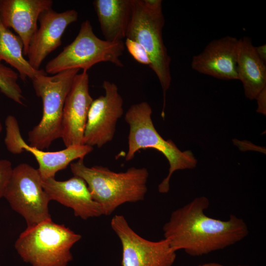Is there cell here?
<instances>
[{"mask_svg":"<svg viewBox=\"0 0 266 266\" xmlns=\"http://www.w3.org/2000/svg\"><path fill=\"white\" fill-rule=\"evenodd\" d=\"M209 206L206 197L195 198L173 211L163 227L164 238L176 252L201 256L241 241L249 233L245 221L234 215L227 220L214 219L204 211Z\"/></svg>","mask_w":266,"mask_h":266,"instance_id":"1","label":"cell"},{"mask_svg":"<svg viewBox=\"0 0 266 266\" xmlns=\"http://www.w3.org/2000/svg\"><path fill=\"white\" fill-rule=\"evenodd\" d=\"M70 166L73 176L85 181L103 215L111 214L124 203L143 200L147 191L149 172L145 167H131L116 172L103 166L88 167L81 159Z\"/></svg>","mask_w":266,"mask_h":266,"instance_id":"2","label":"cell"},{"mask_svg":"<svg viewBox=\"0 0 266 266\" xmlns=\"http://www.w3.org/2000/svg\"><path fill=\"white\" fill-rule=\"evenodd\" d=\"M152 113L146 101L133 104L127 111L125 120L130 129L125 160L131 161L141 149L152 148L162 153L169 165L167 175L158 185L159 192L165 194L169 190L172 174L178 170L195 168L197 160L190 150L181 151L171 140H165L160 135L153 123Z\"/></svg>","mask_w":266,"mask_h":266,"instance_id":"3","label":"cell"},{"mask_svg":"<svg viewBox=\"0 0 266 266\" xmlns=\"http://www.w3.org/2000/svg\"><path fill=\"white\" fill-rule=\"evenodd\" d=\"M131 20L126 38L134 40L146 51L151 61L150 67L154 72L161 84L164 96L162 113L164 116L166 93L169 89L171 76V59L163 38L165 18L161 0H132Z\"/></svg>","mask_w":266,"mask_h":266,"instance_id":"4","label":"cell"},{"mask_svg":"<svg viewBox=\"0 0 266 266\" xmlns=\"http://www.w3.org/2000/svg\"><path fill=\"white\" fill-rule=\"evenodd\" d=\"M81 238L80 234L50 219L27 227L14 247L32 266H67L73 259L71 248Z\"/></svg>","mask_w":266,"mask_h":266,"instance_id":"5","label":"cell"},{"mask_svg":"<svg viewBox=\"0 0 266 266\" xmlns=\"http://www.w3.org/2000/svg\"><path fill=\"white\" fill-rule=\"evenodd\" d=\"M79 69H70L47 76L45 71L32 79L36 96L41 99L43 112L39 123L28 133L31 146L43 150L61 138L64 103Z\"/></svg>","mask_w":266,"mask_h":266,"instance_id":"6","label":"cell"},{"mask_svg":"<svg viewBox=\"0 0 266 266\" xmlns=\"http://www.w3.org/2000/svg\"><path fill=\"white\" fill-rule=\"evenodd\" d=\"M125 47L123 41L110 42L99 38L94 33L90 22L86 20L81 23L73 41L47 63L45 71L55 74L70 69L87 71L100 62H110L122 67L124 65L120 57Z\"/></svg>","mask_w":266,"mask_h":266,"instance_id":"7","label":"cell"},{"mask_svg":"<svg viewBox=\"0 0 266 266\" xmlns=\"http://www.w3.org/2000/svg\"><path fill=\"white\" fill-rule=\"evenodd\" d=\"M4 198L24 218L27 227L51 219L48 207L51 200L43 188L39 172L28 164L13 168Z\"/></svg>","mask_w":266,"mask_h":266,"instance_id":"8","label":"cell"},{"mask_svg":"<svg viewBox=\"0 0 266 266\" xmlns=\"http://www.w3.org/2000/svg\"><path fill=\"white\" fill-rule=\"evenodd\" d=\"M112 229L122 246V266H172L176 252L165 238L151 241L138 235L125 217L115 215L111 219Z\"/></svg>","mask_w":266,"mask_h":266,"instance_id":"9","label":"cell"},{"mask_svg":"<svg viewBox=\"0 0 266 266\" xmlns=\"http://www.w3.org/2000/svg\"><path fill=\"white\" fill-rule=\"evenodd\" d=\"M4 144L7 150L14 154L27 151L32 154L38 164L37 168L42 180L55 177L56 173L66 168L75 160H83L93 147L87 145H76L55 152H46L31 146L23 139L16 118L8 115L5 120Z\"/></svg>","mask_w":266,"mask_h":266,"instance_id":"10","label":"cell"},{"mask_svg":"<svg viewBox=\"0 0 266 266\" xmlns=\"http://www.w3.org/2000/svg\"><path fill=\"white\" fill-rule=\"evenodd\" d=\"M105 95L94 100L90 106L84 129L83 144L100 148L111 141L116 126L123 114V100L117 86L105 80Z\"/></svg>","mask_w":266,"mask_h":266,"instance_id":"11","label":"cell"},{"mask_svg":"<svg viewBox=\"0 0 266 266\" xmlns=\"http://www.w3.org/2000/svg\"><path fill=\"white\" fill-rule=\"evenodd\" d=\"M87 71L77 74L64 103L61 135L66 146L83 144L88 113L94 100L90 94Z\"/></svg>","mask_w":266,"mask_h":266,"instance_id":"12","label":"cell"},{"mask_svg":"<svg viewBox=\"0 0 266 266\" xmlns=\"http://www.w3.org/2000/svg\"><path fill=\"white\" fill-rule=\"evenodd\" d=\"M78 17V12L74 9L57 12L50 8L40 14L39 27L31 39L27 55L34 69H39L46 57L61 45L67 27L76 21Z\"/></svg>","mask_w":266,"mask_h":266,"instance_id":"13","label":"cell"},{"mask_svg":"<svg viewBox=\"0 0 266 266\" xmlns=\"http://www.w3.org/2000/svg\"><path fill=\"white\" fill-rule=\"evenodd\" d=\"M238 39L230 36L213 40L202 51L193 56L192 69L220 79L238 80Z\"/></svg>","mask_w":266,"mask_h":266,"instance_id":"14","label":"cell"},{"mask_svg":"<svg viewBox=\"0 0 266 266\" xmlns=\"http://www.w3.org/2000/svg\"><path fill=\"white\" fill-rule=\"evenodd\" d=\"M42 185L51 200L71 208L76 217L85 220L103 215L100 206L93 199L81 178L73 176L65 181L50 178L42 180Z\"/></svg>","mask_w":266,"mask_h":266,"instance_id":"15","label":"cell"},{"mask_svg":"<svg viewBox=\"0 0 266 266\" xmlns=\"http://www.w3.org/2000/svg\"><path fill=\"white\" fill-rule=\"evenodd\" d=\"M51 0H0V20L18 35L27 55L31 39L37 30L40 14L52 8Z\"/></svg>","mask_w":266,"mask_h":266,"instance_id":"16","label":"cell"},{"mask_svg":"<svg viewBox=\"0 0 266 266\" xmlns=\"http://www.w3.org/2000/svg\"><path fill=\"white\" fill-rule=\"evenodd\" d=\"M236 65L238 80L242 83L246 97L255 99L266 88V65L258 56L248 37L238 39Z\"/></svg>","mask_w":266,"mask_h":266,"instance_id":"17","label":"cell"},{"mask_svg":"<svg viewBox=\"0 0 266 266\" xmlns=\"http://www.w3.org/2000/svg\"><path fill=\"white\" fill-rule=\"evenodd\" d=\"M93 4L105 40L123 41L132 16V0H95Z\"/></svg>","mask_w":266,"mask_h":266,"instance_id":"18","label":"cell"},{"mask_svg":"<svg viewBox=\"0 0 266 266\" xmlns=\"http://www.w3.org/2000/svg\"><path fill=\"white\" fill-rule=\"evenodd\" d=\"M24 46L19 36L5 27L0 20V63L4 61L15 68L21 79H32L43 71L34 69L24 56Z\"/></svg>","mask_w":266,"mask_h":266,"instance_id":"19","label":"cell"},{"mask_svg":"<svg viewBox=\"0 0 266 266\" xmlns=\"http://www.w3.org/2000/svg\"><path fill=\"white\" fill-rule=\"evenodd\" d=\"M19 74L0 63V91L16 103L24 105L22 91L17 83Z\"/></svg>","mask_w":266,"mask_h":266,"instance_id":"20","label":"cell"},{"mask_svg":"<svg viewBox=\"0 0 266 266\" xmlns=\"http://www.w3.org/2000/svg\"><path fill=\"white\" fill-rule=\"evenodd\" d=\"M124 44L129 53L137 62L150 66L151 64L150 59L146 51L142 45L129 38H126Z\"/></svg>","mask_w":266,"mask_h":266,"instance_id":"21","label":"cell"},{"mask_svg":"<svg viewBox=\"0 0 266 266\" xmlns=\"http://www.w3.org/2000/svg\"><path fill=\"white\" fill-rule=\"evenodd\" d=\"M12 170L13 167L10 161L0 159V199L4 197Z\"/></svg>","mask_w":266,"mask_h":266,"instance_id":"22","label":"cell"},{"mask_svg":"<svg viewBox=\"0 0 266 266\" xmlns=\"http://www.w3.org/2000/svg\"><path fill=\"white\" fill-rule=\"evenodd\" d=\"M258 112L266 115V88H264L257 96Z\"/></svg>","mask_w":266,"mask_h":266,"instance_id":"23","label":"cell"},{"mask_svg":"<svg viewBox=\"0 0 266 266\" xmlns=\"http://www.w3.org/2000/svg\"><path fill=\"white\" fill-rule=\"evenodd\" d=\"M255 50L259 58L265 63H266V45L263 44L255 46Z\"/></svg>","mask_w":266,"mask_h":266,"instance_id":"24","label":"cell"},{"mask_svg":"<svg viewBox=\"0 0 266 266\" xmlns=\"http://www.w3.org/2000/svg\"><path fill=\"white\" fill-rule=\"evenodd\" d=\"M197 266H224L220 264L216 263H205L201 265H199ZM237 266H249L247 265H238Z\"/></svg>","mask_w":266,"mask_h":266,"instance_id":"25","label":"cell"},{"mask_svg":"<svg viewBox=\"0 0 266 266\" xmlns=\"http://www.w3.org/2000/svg\"><path fill=\"white\" fill-rule=\"evenodd\" d=\"M2 130V126L0 121V133L1 132Z\"/></svg>","mask_w":266,"mask_h":266,"instance_id":"26","label":"cell"}]
</instances>
